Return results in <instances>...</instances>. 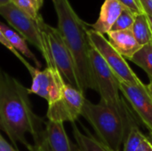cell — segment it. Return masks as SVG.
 <instances>
[{
	"label": "cell",
	"mask_w": 152,
	"mask_h": 151,
	"mask_svg": "<svg viewBox=\"0 0 152 151\" xmlns=\"http://www.w3.org/2000/svg\"><path fill=\"white\" fill-rule=\"evenodd\" d=\"M127 108L121 112L102 100L94 104L86 99L81 116L93 126L102 143L112 150L119 151L130 125L134 122Z\"/></svg>",
	"instance_id": "3957f363"
},
{
	"label": "cell",
	"mask_w": 152,
	"mask_h": 151,
	"mask_svg": "<svg viewBox=\"0 0 152 151\" xmlns=\"http://www.w3.org/2000/svg\"><path fill=\"white\" fill-rule=\"evenodd\" d=\"M87 36L90 44L102 55L119 82L129 85H138L142 82L126 59L111 45L104 35L94 29H88Z\"/></svg>",
	"instance_id": "52a82bcc"
},
{
	"label": "cell",
	"mask_w": 152,
	"mask_h": 151,
	"mask_svg": "<svg viewBox=\"0 0 152 151\" xmlns=\"http://www.w3.org/2000/svg\"><path fill=\"white\" fill-rule=\"evenodd\" d=\"M41 30L48 46L52 68L59 70L67 84L78 89L73 58L59 30L57 28L52 27L45 21L42 24Z\"/></svg>",
	"instance_id": "8992f818"
},
{
	"label": "cell",
	"mask_w": 152,
	"mask_h": 151,
	"mask_svg": "<svg viewBox=\"0 0 152 151\" xmlns=\"http://www.w3.org/2000/svg\"><path fill=\"white\" fill-rule=\"evenodd\" d=\"M0 44H3L5 48H7L14 56H16V58H17V59L25 66V68L28 69V71L29 72L30 76H32V74L35 72V70H36L37 68H35V66H32V65L27 61V59H25L19 52H17V51L12 47V45L9 43V41L7 40V38L5 37V36L4 35V33L2 32L1 29H0Z\"/></svg>",
	"instance_id": "44dd1931"
},
{
	"label": "cell",
	"mask_w": 152,
	"mask_h": 151,
	"mask_svg": "<svg viewBox=\"0 0 152 151\" xmlns=\"http://www.w3.org/2000/svg\"><path fill=\"white\" fill-rule=\"evenodd\" d=\"M77 151H78V150H77Z\"/></svg>",
	"instance_id": "4dcf8cb0"
},
{
	"label": "cell",
	"mask_w": 152,
	"mask_h": 151,
	"mask_svg": "<svg viewBox=\"0 0 152 151\" xmlns=\"http://www.w3.org/2000/svg\"><path fill=\"white\" fill-rule=\"evenodd\" d=\"M0 15L7 21L12 28L15 29L26 41L38 49L46 62V67L53 69L48 46L41 30V26L45 21L41 25H38L32 18L12 3L1 6Z\"/></svg>",
	"instance_id": "5b68a950"
},
{
	"label": "cell",
	"mask_w": 152,
	"mask_h": 151,
	"mask_svg": "<svg viewBox=\"0 0 152 151\" xmlns=\"http://www.w3.org/2000/svg\"><path fill=\"white\" fill-rule=\"evenodd\" d=\"M147 88L152 97V79H150V83H149V85H147Z\"/></svg>",
	"instance_id": "83f0119b"
},
{
	"label": "cell",
	"mask_w": 152,
	"mask_h": 151,
	"mask_svg": "<svg viewBox=\"0 0 152 151\" xmlns=\"http://www.w3.org/2000/svg\"><path fill=\"white\" fill-rule=\"evenodd\" d=\"M134 36L142 46L152 41V30L146 13L137 15L132 28Z\"/></svg>",
	"instance_id": "2e32d148"
},
{
	"label": "cell",
	"mask_w": 152,
	"mask_h": 151,
	"mask_svg": "<svg viewBox=\"0 0 152 151\" xmlns=\"http://www.w3.org/2000/svg\"><path fill=\"white\" fill-rule=\"evenodd\" d=\"M132 62L142 68L152 79V41L142 48L130 59Z\"/></svg>",
	"instance_id": "e0dca14e"
},
{
	"label": "cell",
	"mask_w": 152,
	"mask_h": 151,
	"mask_svg": "<svg viewBox=\"0 0 152 151\" xmlns=\"http://www.w3.org/2000/svg\"><path fill=\"white\" fill-rule=\"evenodd\" d=\"M144 138L145 135L142 133L136 124L134 122L132 123L124 142V151H138V149Z\"/></svg>",
	"instance_id": "ac0fdd59"
},
{
	"label": "cell",
	"mask_w": 152,
	"mask_h": 151,
	"mask_svg": "<svg viewBox=\"0 0 152 151\" xmlns=\"http://www.w3.org/2000/svg\"><path fill=\"white\" fill-rule=\"evenodd\" d=\"M0 151H18L13 146H12L0 133Z\"/></svg>",
	"instance_id": "603a6c76"
},
{
	"label": "cell",
	"mask_w": 152,
	"mask_h": 151,
	"mask_svg": "<svg viewBox=\"0 0 152 151\" xmlns=\"http://www.w3.org/2000/svg\"><path fill=\"white\" fill-rule=\"evenodd\" d=\"M147 17H148V20H149V22H150V25H151V28L152 30V16L147 15Z\"/></svg>",
	"instance_id": "f1b7e54d"
},
{
	"label": "cell",
	"mask_w": 152,
	"mask_h": 151,
	"mask_svg": "<svg viewBox=\"0 0 152 151\" xmlns=\"http://www.w3.org/2000/svg\"><path fill=\"white\" fill-rule=\"evenodd\" d=\"M119 90L152 134V97L147 85L142 82L138 85L119 82Z\"/></svg>",
	"instance_id": "30bf717a"
},
{
	"label": "cell",
	"mask_w": 152,
	"mask_h": 151,
	"mask_svg": "<svg viewBox=\"0 0 152 151\" xmlns=\"http://www.w3.org/2000/svg\"><path fill=\"white\" fill-rule=\"evenodd\" d=\"M73 136L78 147V151H114L96 139L92 134H84L79 131L75 123H72Z\"/></svg>",
	"instance_id": "9a60e30c"
},
{
	"label": "cell",
	"mask_w": 152,
	"mask_h": 151,
	"mask_svg": "<svg viewBox=\"0 0 152 151\" xmlns=\"http://www.w3.org/2000/svg\"><path fill=\"white\" fill-rule=\"evenodd\" d=\"M32 85L29 93L44 98L48 104L59 100L67 84L57 69L45 68L44 70L36 69L32 74Z\"/></svg>",
	"instance_id": "9c48e42d"
},
{
	"label": "cell",
	"mask_w": 152,
	"mask_h": 151,
	"mask_svg": "<svg viewBox=\"0 0 152 151\" xmlns=\"http://www.w3.org/2000/svg\"><path fill=\"white\" fill-rule=\"evenodd\" d=\"M124 9L118 0H105L101 7L98 20L90 26L102 35L108 34Z\"/></svg>",
	"instance_id": "7c38bea8"
},
{
	"label": "cell",
	"mask_w": 152,
	"mask_h": 151,
	"mask_svg": "<svg viewBox=\"0 0 152 151\" xmlns=\"http://www.w3.org/2000/svg\"><path fill=\"white\" fill-rule=\"evenodd\" d=\"M84 93L77 88L66 84L61 97L48 104L46 117L49 121L56 123H74L81 116L85 102Z\"/></svg>",
	"instance_id": "ba28073f"
},
{
	"label": "cell",
	"mask_w": 152,
	"mask_h": 151,
	"mask_svg": "<svg viewBox=\"0 0 152 151\" xmlns=\"http://www.w3.org/2000/svg\"><path fill=\"white\" fill-rule=\"evenodd\" d=\"M36 4H37V5L38 6V8L40 9L42 6H43V4H44V0H33Z\"/></svg>",
	"instance_id": "4316f807"
},
{
	"label": "cell",
	"mask_w": 152,
	"mask_h": 151,
	"mask_svg": "<svg viewBox=\"0 0 152 151\" xmlns=\"http://www.w3.org/2000/svg\"><path fill=\"white\" fill-rule=\"evenodd\" d=\"M137 15L133 13L127 9H124L120 13L119 17L118 18L117 21L113 25L111 30L118 31V30H126V29H132L133 25L134 23L135 18Z\"/></svg>",
	"instance_id": "ffe728a7"
},
{
	"label": "cell",
	"mask_w": 152,
	"mask_h": 151,
	"mask_svg": "<svg viewBox=\"0 0 152 151\" xmlns=\"http://www.w3.org/2000/svg\"><path fill=\"white\" fill-rule=\"evenodd\" d=\"M89 60L95 91L99 93L101 100L118 111H125L127 106L119 95V81L102 55L92 45L89 50Z\"/></svg>",
	"instance_id": "277c9868"
},
{
	"label": "cell",
	"mask_w": 152,
	"mask_h": 151,
	"mask_svg": "<svg viewBox=\"0 0 152 151\" xmlns=\"http://www.w3.org/2000/svg\"><path fill=\"white\" fill-rule=\"evenodd\" d=\"M45 133L50 151H74L63 123L48 120L45 123Z\"/></svg>",
	"instance_id": "4fadbf2b"
},
{
	"label": "cell",
	"mask_w": 152,
	"mask_h": 151,
	"mask_svg": "<svg viewBox=\"0 0 152 151\" xmlns=\"http://www.w3.org/2000/svg\"><path fill=\"white\" fill-rule=\"evenodd\" d=\"M29 89L0 69V130L14 148L17 142L29 151H50L45 123L33 111Z\"/></svg>",
	"instance_id": "6da1fadb"
},
{
	"label": "cell",
	"mask_w": 152,
	"mask_h": 151,
	"mask_svg": "<svg viewBox=\"0 0 152 151\" xmlns=\"http://www.w3.org/2000/svg\"><path fill=\"white\" fill-rule=\"evenodd\" d=\"M147 15L152 16V0H140Z\"/></svg>",
	"instance_id": "d4e9b609"
},
{
	"label": "cell",
	"mask_w": 152,
	"mask_h": 151,
	"mask_svg": "<svg viewBox=\"0 0 152 151\" xmlns=\"http://www.w3.org/2000/svg\"><path fill=\"white\" fill-rule=\"evenodd\" d=\"M0 29L5 36L9 43L12 45V47L17 52H19L23 57H25V59H28L29 61H31L35 64V68L37 69L41 68L40 61L28 48L27 44V41L19 33H17L13 28L3 23L2 21H0Z\"/></svg>",
	"instance_id": "5bb4252c"
},
{
	"label": "cell",
	"mask_w": 152,
	"mask_h": 151,
	"mask_svg": "<svg viewBox=\"0 0 152 151\" xmlns=\"http://www.w3.org/2000/svg\"><path fill=\"white\" fill-rule=\"evenodd\" d=\"M138 151H152V143L148 140L147 136H145V138L142 140Z\"/></svg>",
	"instance_id": "cb8c5ba5"
},
{
	"label": "cell",
	"mask_w": 152,
	"mask_h": 151,
	"mask_svg": "<svg viewBox=\"0 0 152 151\" xmlns=\"http://www.w3.org/2000/svg\"><path fill=\"white\" fill-rule=\"evenodd\" d=\"M107 35L109 42L125 59L130 60L142 48V45L136 41L132 29L110 30Z\"/></svg>",
	"instance_id": "8fae6325"
},
{
	"label": "cell",
	"mask_w": 152,
	"mask_h": 151,
	"mask_svg": "<svg viewBox=\"0 0 152 151\" xmlns=\"http://www.w3.org/2000/svg\"><path fill=\"white\" fill-rule=\"evenodd\" d=\"M118 1L125 9L129 10L135 15L145 13L144 9L140 0H118Z\"/></svg>",
	"instance_id": "7402d4cb"
},
{
	"label": "cell",
	"mask_w": 152,
	"mask_h": 151,
	"mask_svg": "<svg viewBox=\"0 0 152 151\" xmlns=\"http://www.w3.org/2000/svg\"><path fill=\"white\" fill-rule=\"evenodd\" d=\"M59 30L74 61L78 89L83 93L87 89L95 90L89 60L91 47L87 36V24L77 14L69 0H52Z\"/></svg>",
	"instance_id": "7a4b0ae2"
},
{
	"label": "cell",
	"mask_w": 152,
	"mask_h": 151,
	"mask_svg": "<svg viewBox=\"0 0 152 151\" xmlns=\"http://www.w3.org/2000/svg\"><path fill=\"white\" fill-rule=\"evenodd\" d=\"M12 3L32 18L38 25H41L45 21L39 12L40 9L33 0H12Z\"/></svg>",
	"instance_id": "d6986e66"
},
{
	"label": "cell",
	"mask_w": 152,
	"mask_h": 151,
	"mask_svg": "<svg viewBox=\"0 0 152 151\" xmlns=\"http://www.w3.org/2000/svg\"><path fill=\"white\" fill-rule=\"evenodd\" d=\"M147 138H148V140H149V141H150V142H151L152 143V134L151 133H149V135L147 136Z\"/></svg>",
	"instance_id": "f546056e"
},
{
	"label": "cell",
	"mask_w": 152,
	"mask_h": 151,
	"mask_svg": "<svg viewBox=\"0 0 152 151\" xmlns=\"http://www.w3.org/2000/svg\"><path fill=\"white\" fill-rule=\"evenodd\" d=\"M12 3V0H0V7Z\"/></svg>",
	"instance_id": "484cf974"
}]
</instances>
